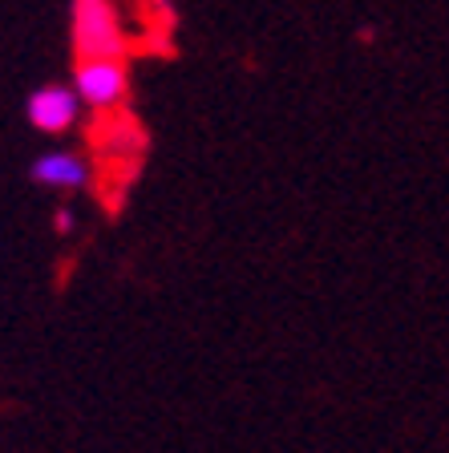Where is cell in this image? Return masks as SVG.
I'll list each match as a JSON object with an SVG mask.
<instances>
[{
	"mask_svg": "<svg viewBox=\"0 0 449 453\" xmlns=\"http://www.w3.org/2000/svg\"><path fill=\"white\" fill-rule=\"evenodd\" d=\"M69 41L77 57H126L122 12L113 0H69Z\"/></svg>",
	"mask_w": 449,
	"mask_h": 453,
	"instance_id": "obj_1",
	"label": "cell"
},
{
	"mask_svg": "<svg viewBox=\"0 0 449 453\" xmlns=\"http://www.w3.org/2000/svg\"><path fill=\"white\" fill-rule=\"evenodd\" d=\"M74 94L94 113H118L130 97V69L126 57H77Z\"/></svg>",
	"mask_w": 449,
	"mask_h": 453,
	"instance_id": "obj_2",
	"label": "cell"
},
{
	"mask_svg": "<svg viewBox=\"0 0 449 453\" xmlns=\"http://www.w3.org/2000/svg\"><path fill=\"white\" fill-rule=\"evenodd\" d=\"M81 118V97L69 85H41L28 97V122L41 134H69Z\"/></svg>",
	"mask_w": 449,
	"mask_h": 453,
	"instance_id": "obj_3",
	"label": "cell"
},
{
	"mask_svg": "<svg viewBox=\"0 0 449 453\" xmlns=\"http://www.w3.org/2000/svg\"><path fill=\"white\" fill-rule=\"evenodd\" d=\"M33 179L41 187H53V190H77L89 182V166H85L81 154H69V150H53V154H41L33 162Z\"/></svg>",
	"mask_w": 449,
	"mask_h": 453,
	"instance_id": "obj_4",
	"label": "cell"
},
{
	"mask_svg": "<svg viewBox=\"0 0 449 453\" xmlns=\"http://www.w3.org/2000/svg\"><path fill=\"white\" fill-rule=\"evenodd\" d=\"M69 226H74V215H66V211H61V215H57V231H69Z\"/></svg>",
	"mask_w": 449,
	"mask_h": 453,
	"instance_id": "obj_5",
	"label": "cell"
}]
</instances>
